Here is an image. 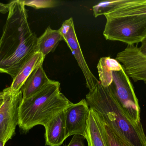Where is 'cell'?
<instances>
[{
    "label": "cell",
    "instance_id": "11",
    "mask_svg": "<svg viewBox=\"0 0 146 146\" xmlns=\"http://www.w3.org/2000/svg\"><path fill=\"white\" fill-rule=\"evenodd\" d=\"M46 57L42 53L36 52L29 59L19 70L9 88L12 92L17 93L21 91L25 82L33 72L43 64Z\"/></svg>",
    "mask_w": 146,
    "mask_h": 146
},
{
    "label": "cell",
    "instance_id": "13",
    "mask_svg": "<svg viewBox=\"0 0 146 146\" xmlns=\"http://www.w3.org/2000/svg\"><path fill=\"white\" fill-rule=\"evenodd\" d=\"M65 41L63 36L58 30L48 27L44 33L38 38L37 52L42 53L44 56L55 50L59 43Z\"/></svg>",
    "mask_w": 146,
    "mask_h": 146
},
{
    "label": "cell",
    "instance_id": "2",
    "mask_svg": "<svg viewBox=\"0 0 146 146\" xmlns=\"http://www.w3.org/2000/svg\"><path fill=\"white\" fill-rule=\"evenodd\" d=\"M90 109L98 113L116 133L135 146H146V136L141 123L132 120L125 112L110 86L98 83L86 95Z\"/></svg>",
    "mask_w": 146,
    "mask_h": 146
},
{
    "label": "cell",
    "instance_id": "14",
    "mask_svg": "<svg viewBox=\"0 0 146 146\" xmlns=\"http://www.w3.org/2000/svg\"><path fill=\"white\" fill-rule=\"evenodd\" d=\"M100 82L104 87H108L113 81L112 72L122 69L121 64L110 57H103L99 61L98 66Z\"/></svg>",
    "mask_w": 146,
    "mask_h": 146
},
{
    "label": "cell",
    "instance_id": "9",
    "mask_svg": "<svg viewBox=\"0 0 146 146\" xmlns=\"http://www.w3.org/2000/svg\"><path fill=\"white\" fill-rule=\"evenodd\" d=\"M90 108L86 99L72 103L65 111L66 136H83L88 141V121Z\"/></svg>",
    "mask_w": 146,
    "mask_h": 146
},
{
    "label": "cell",
    "instance_id": "4",
    "mask_svg": "<svg viewBox=\"0 0 146 146\" xmlns=\"http://www.w3.org/2000/svg\"><path fill=\"white\" fill-rule=\"evenodd\" d=\"M105 16L103 34L106 40L133 45L146 37V0H124Z\"/></svg>",
    "mask_w": 146,
    "mask_h": 146
},
{
    "label": "cell",
    "instance_id": "10",
    "mask_svg": "<svg viewBox=\"0 0 146 146\" xmlns=\"http://www.w3.org/2000/svg\"><path fill=\"white\" fill-rule=\"evenodd\" d=\"M45 145L60 146L67 139L64 111L56 115L45 126Z\"/></svg>",
    "mask_w": 146,
    "mask_h": 146
},
{
    "label": "cell",
    "instance_id": "21",
    "mask_svg": "<svg viewBox=\"0 0 146 146\" xmlns=\"http://www.w3.org/2000/svg\"><path fill=\"white\" fill-rule=\"evenodd\" d=\"M3 97L2 98H0V107H1L3 103Z\"/></svg>",
    "mask_w": 146,
    "mask_h": 146
},
{
    "label": "cell",
    "instance_id": "16",
    "mask_svg": "<svg viewBox=\"0 0 146 146\" xmlns=\"http://www.w3.org/2000/svg\"><path fill=\"white\" fill-rule=\"evenodd\" d=\"M96 113L105 138L107 146H135L127 139L112 130L105 122L102 117L98 113Z\"/></svg>",
    "mask_w": 146,
    "mask_h": 146
},
{
    "label": "cell",
    "instance_id": "22",
    "mask_svg": "<svg viewBox=\"0 0 146 146\" xmlns=\"http://www.w3.org/2000/svg\"><path fill=\"white\" fill-rule=\"evenodd\" d=\"M5 144H6V143H4L3 141H0V146H4Z\"/></svg>",
    "mask_w": 146,
    "mask_h": 146
},
{
    "label": "cell",
    "instance_id": "19",
    "mask_svg": "<svg viewBox=\"0 0 146 146\" xmlns=\"http://www.w3.org/2000/svg\"><path fill=\"white\" fill-rule=\"evenodd\" d=\"M85 139L81 135H74L70 143L66 146H85L84 143Z\"/></svg>",
    "mask_w": 146,
    "mask_h": 146
},
{
    "label": "cell",
    "instance_id": "15",
    "mask_svg": "<svg viewBox=\"0 0 146 146\" xmlns=\"http://www.w3.org/2000/svg\"><path fill=\"white\" fill-rule=\"evenodd\" d=\"M88 146H107L96 112L90 109L88 121Z\"/></svg>",
    "mask_w": 146,
    "mask_h": 146
},
{
    "label": "cell",
    "instance_id": "23",
    "mask_svg": "<svg viewBox=\"0 0 146 146\" xmlns=\"http://www.w3.org/2000/svg\"><path fill=\"white\" fill-rule=\"evenodd\" d=\"M4 95V93L3 91L0 92V98H2Z\"/></svg>",
    "mask_w": 146,
    "mask_h": 146
},
{
    "label": "cell",
    "instance_id": "12",
    "mask_svg": "<svg viewBox=\"0 0 146 146\" xmlns=\"http://www.w3.org/2000/svg\"><path fill=\"white\" fill-rule=\"evenodd\" d=\"M51 81L47 76L42 64L32 73L21 87L22 98L27 99L32 97Z\"/></svg>",
    "mask_w": 146,
    "mask_h": 146
},
{
    "label": "cell",
    "instance_id": "1",
    "mask_svg": "<svg viewBox=\"0 0 146 146\" xmlns=\"http://www.w3.org/2000/svg\"><path fill=\"white\" fill-rule=\"evenodd\" d=\"M9 12L0 38V73L13 79L37 52L38 37L30 28L24 1L8 4Z\"/></svg>",
    "mask_w": 146,
    "mask_h": 146
},
{
    "label": "cell",
    "instance_id": "5",
    "mask_svg": "<svg viewBox=\"0 0 146 146\" xmlns=\"http://www.w3.org/2000/svg\"><path fill=\"white\" fill-rule=\"evenodd\" d=\"M113 81L110 86L127 115L137 123H141L140 108L133 87L123 68L112 72Z\"/></svg>",
    "mask_w": 146,
    "mask_h": 146
},
{
    "label": "cell",
    "instance_id": "8",
    "mask_svg": "<svg viewBox=\"0 0 146 146\" xmlns=\"http://www.w3.org/2000/svg\"><path fill=\"white\" fill-rule=\"evenodd\" d=\"M58 31L61 33L65 41L72 51L82 71L86 81V85L89 91H92L100 82L93 74L88 66L81 49L75 30L72 18L65 21Z\"/></svg>",
    "mask_w": 146,
    "mask_h": 146
},
{
    "label": "cell",
    "instance_id": "20",
    "mask_svg": "<svg viewBox=\"0 0 146 146\" xmlns=\"http://www.w3.org/2000/svg\"><path fill=\"white\" fill-rule=\"evenodd\" d=\"M8 4H4L0 3V13L2 14H6L9 12Z\"/></svg>",
    "mask_w": 146,
    "mask_h": 146
},
{
    "label": "cell",
    "instance_id": "18",
    "mask_svg": "<svg viewBox=\"0 0 146 146\" xmlns=\"http://www.w3.org/2000/svg\"><path fill=\"white\" fill-rule=\"evenodd\" d=\"M25 6H30L36 9L54 7L58 4V1L53 0L24 1Z\"/></svg>",
    "mask_w": 146,
    "mask_h": 146
},
{
    "label": "cell",
    "instance_id": "3",
    "mask_svg": "<svg viewBox=\"0 0 146 146\" xmlns=\"http://www.w3.org/2000/svg\"><path fill=\"white\" fill-rule=\"evenodd\" d=\"M60 82L52 80L32 97L22 98L19 107L18 126L23 133L37 125L44 127L72 103L60 92Z\"/></svg>",
    "mask_w": 146,
    "mask_h": 146
},
{
    "label": "cell",
    "instance_id": "6",
    "mask_svg": "<svg viewBox=\"0 0 146 146\" xmlns=\"http://www.w3.org/2000/svg\"><path fill=\"white\" fill-rule=\"evenodd\" d=\"M141 45H128L117 55L116 60L121 63L125 73L134 82L142 81L146 84V37Z\"/></svg>",
    "mask_w": 146,
    "mask_h": 146
},
{
    "label": "cell",
    "instance_id": "7",
    "mask_svg": "<svg viewBox=\"0 0 146 146\" xmlns=\"http://www.w3.org/2000/svg\"><path fill=\"white\" fill-rule=\"evenodd\" d=\"M3 101L0 107V141L6 143L12 139L18 125L19 107L22 99L21 91L12 92L9 87L3 90Z\"/></svg>",
    "mask_w": 146,
    "mask_h": 146
},
{
    "label": "cell",
    "instance_id": "17",
    "mask_svg": "<svg viewBox=\"0 0 146 146\" xmlns=\"http://www.w3.org/2000/svg\"><path fill=\"white\" fill-rule=\"evenodd\" d=\"M124 0L107 1L100 2L93 7L94 15L95 18L101 15H105L116 8Z\"/></svg>",
    "mask_w": 146,
    "mask_h": 146
}]
</instances>
